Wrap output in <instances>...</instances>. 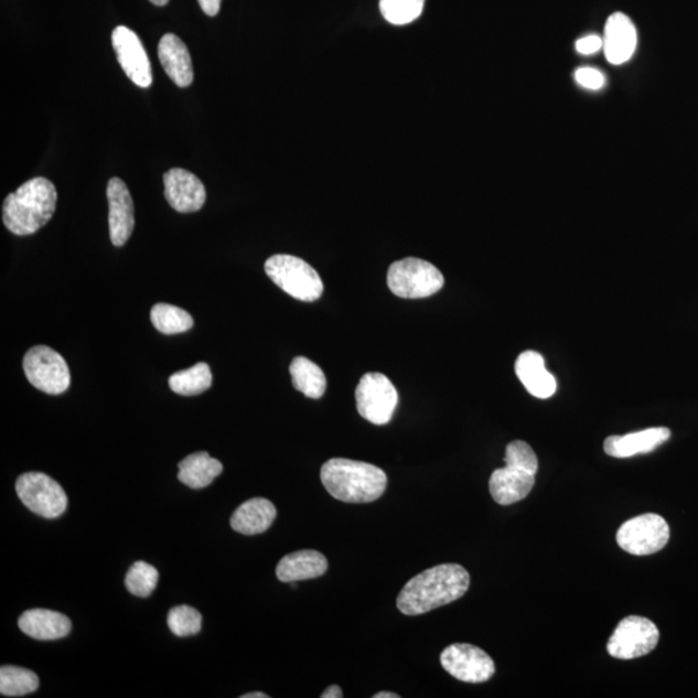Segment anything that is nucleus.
<instances>
[{"label":"nucleus","instance_id":"obj_1","mask_svg":"<svg viewBox=\"0 0 698 698\" xmlns=\"http://www.w3.org/2000/svg\"><path fill=\"white\" fill-rule=\"evenodd\" d=\"M469 588L468 570L458 565H441L412 577L397 597V608L407 615L429 613L455 602Z\"/></svg>","mask_w":698,"mask_h":698},{"label":"nucleus","instance_id":"obj_2","mask_svg":"<svg viewBox=\"0 0 698 698\" xmlns=\"http://www.w3.org/2000/svg\"><path fill=\"white\" fill-rule=\"evenodd\" d=\"M57 191L46 178H34L3 202V223L17 236L34 235L54 216Z\"/></svg>","mask_w":698,"mask_h":698},{"label":"nucleus","instance_id":"obj_3","mask_svg":"<svg viewBox=\"0 0 698 698\" xmlns=\"http://www.w3.org/2000/svg\"><path fill=\"white\" fill-rule=\"evenodd\" d=\"M321 482L337 501L371 503L385 493L387 475L371 463L333 458L322 465Z\"/></svg>","mask_w":698,"mask_h":698},{"label":"nucleus","instance_id":"obj_4","mask_svg":"<svg viewBox=\"0 0 698 698\" xmlns=\"http://www.w3.org/2000/svg\"><path fill=\"white\" fill-rule=\"evenodd\" d=\"M506 468L495 470L490 480L492 497L501 506L514 505L527 498L536 484L538 458L528 442H509L505 455Z\"/></svg>","mask_w":698,"mask_h":698},{"label":"nucleus","instance_id":"obj_5","mask_svg":"<svg viewBox=\"0 0 698 698\" xmlns=\"http://www.w3.org/2000/svg\"><path fill=\"white\" fill-rule=\"evenodd\" d=\"M266 273L277 287L300 302L311 303L324 292L318 270L292 255H273L266 261Z\"/></svg>","mask_w":698,"mask_h":698},{"label":"nucleus","instance_id":"obj_6","mask_svg":"<svg viewBox=\"0 0 698 698\" xmlns=\"http://www.w3.org/2000/svg\"><path fill=\"white\" fill-rule=\"evenodd\" d=\"M387 283L395 296L422 299L437 294L444 287V276L431 262L407 258L395 261L388 269Z\"/></svg>","mask_w":698,"mask_h":698},{"label":"nucleus","instance_id":"obj_7","mask_svg":"<svg viewBox=\"0 0 698 698\" xmlns=\"http://www.w3.org/2000/svg\"><path fill=\"white\" fill-rule=\"evenodd\" d=\"M24 373L32 386L49 395H62L71 387V371L64 357L47 345L30 348Z\"/></svg>","mask_w":698,"mask_h":698},{"label":"nucleus","instance_id":"obj_8","mask_svg":"<svg viewBox=\"0 0 698 698\" xmlns=\"http://www.w3.org/2000/svg\"><path fill=\"white\" fill-rule=\"evenodd\" d=\"M399 404V394L385 374L367 373L358 382L356 405L359 416L371 423L383 426L391 422Z\"/></svg>","mask_w":698,"mask_h":698},{"label":"nucleus","instance_id":"obj_9","mask_svg":"<svg viewBox=\"0 0 698 698\" xmlns=\"http://www.w3.org/2000/svg\"><path fill=\"white\" fill-rule=\"evenodd\" d=\"M669 539V524L656 514L636 516L622 524L618 531L621 549L635 557H647L662 551Z\"/></svg>","mask_w":698,"mask_h":698},{"label":"nucleus","instance_id":"obj_10","mask_svg":"<svg viewBox=\"0 0 698 698\" xmlns=\"http://www.w3.org/2000/svg\"><path fill=\"white\" fill-rule=\"evenodd\" d=\"M17 492L30 512L46 519H56L66 512L67 495L62 485L42 472L21 475L17 482Z\"/></svg>","mask_w":698,"mask_h":698},{"label":"nucleus","instance_id":"obj_11","mask_svg":"<svg viewBox=\"0 0 698 698\" xmlns=\"http://www.w3.org/2000/svg\"><path fill=\"white\" fill-rule=\"evenodd\" d=\"M658 641V629L651 620L629 615L615 627L606 649L614 658L634 659L649 655L657 647Z\"/></svg>","mask_w":698,"mask_h":698},{"label":"nucleus","instance_id":"obj_12","mask_svg":"<svg viewBox=\"0 0 698 698\" xmlns=\"http://www.w3.org/2000/svg\"><path fill=\"white\" fill-rule=\"evenodd\" d=\"M440 662L452 677L464 683H485L495 673L492 657L476 645L468 643L449 645L441 653Z\"/></svg>","mask_w":698,"mask_h":698},{"label":"nucleus","instance_id":"obj_13","mask_svg":"<svg viewBox=\"0 0 698 698\" xmlns=\"http://www.w3.org/2000/svg\"><path fill=\"white\" fill-rule=\"evenodd\" d=\"M111 44L127 77L141 88L152 86V65L137 33L129 28L117 26L112 30Z\"/></svg>","mask_w":698,"mask_h":698},{"label":"nucleus","instance_id":"obj_14","mask_svg":"<svg viewBox=\"0 0 698 698\" xmlns=\"http://www.w3.org/2000/svg\"><path fill=\"white\" fill-rule=\"evenodd\" d=\"M164 197L178 213H197L206 202L204 183L184 169H171L163 176Z\"/></svg>","mask_w":698,"mask_h":698},{"label":"nucleus","instance_id":"obj_15","mask_svg":"<svg viewBox=\"0 0 698 698\" xmlns=\"http://www.w3.org/2000/svg\"><path fill=\"white\" fill-rule=\"evenodd\" d=\"M107 196L111 244L121 247L129 241L135 228L133 201L129 187L119 178L109 180Z\"/></svg>","mask_w":698,"mask_h":698},{"label":"nucleus","instance_id":"obj_16","mask_svg":"<svg viewBox=\"0 0 698 698\" xmlns=\"http://www.w3.org/2000/svg\"><path fill=\"white\" fill-rule=\"evenodd\" d=\"M637 44L636 28L625 13L615 12L604 28L603 50L608 63L622 65L633 57Z\"/></svg>","mask_w":698,"mask_h":698},{"label":"nucleus","instance_id":"obj_17","mask_svg":"<svg viewBox=\"0 0 698 698\" xmlns=\"http://www.w3.org/2000/svg\"><path fill=\"white\" fill-rule=\"evenodd\" d=\"M515 372L523 386L537 399H550L557 393V379L547 372L545 359L538 352H523L516 359Z\"/></svg>","mask_w":698,"mask_h":698},{"label":"nucleus","instance_id":"obj_18","mask_svg":"<svg viewBox=\"0 0 698 698\" xmlns=\"http://www.w3.org/2000/svg\"><path fill=\"white\" fill-rule=\"evenodd\" d=\"M672 438V431L666 427H655L640 432L610 437L604 441V452L613 458H630L647 454L662 447Z\"/></svg>","mask_w":698,"mask_h":698},{"label":"nucleus","instance_id":"obj_19","mask_svg":"<svg viewBox=\"0 0 698 698\" xmlns=\"http://www.w3.org/2000/svg\"><path fill=\"white\" fill-rule=\"evenodd\" d=\"M159 57L164 72L179 87L193 84V64L185 43L175 34H164L159 44Z\"/></svg>","mask_w":698,"mask_h":698},{"label":"nucleus","instance_id":"obj_20","mask_svg":"<svg viewBox=\"0 0 698 698\" xmlns=\"http://www.w3.org/2000/svg\"><path fill=\"white\" fill-rule=\"evenodd\" d=\"M19 627L36 641H57L69 635L72 622L66 615L50 610H30L21 614Z\"/></svg>","mask_w":698,"mask_h":698},{"label":"nucleus","instance_id":"obj_21","mask_svg":"<svg viewBox=\"0 0 698 698\" xmlns=\"http://www.w3.org/2000/svg\"><path fill=\"white\" fill-rule=\"evenodd\" d=\"M327 567V559L321 552L302 550L283 557L276 568V574L281 582L292 583L324 576Z\"/></svg>","mask_w":698,"mask_h":698},{"label":"nucleus","instance_id":"obj_22","mask_svg":"<svg viewBox=\"0 0 698 698\" xmlns=\"http://www.w3.org/2000/svg\"><path fill=\"white\" fill-rule=\"evenodd\" d=\"M277 509L272 502L266 498H253L243 503L230 517L233 530L245 536L265 533L273 524Z\"/></svg>","mask_w":698,"mask_h":698},{"label":"nucleus","instance_id":"obj_23","mask_svg":"<svg viewBox=\"0 0 698 698\" xmlns=\"http://www.w3.org/2000/svg\"><path fill=\"white\" fill-rule=\"evenodd\" d=\"M223 472V464L206 452L193 453L179 463L178 479L192 490H204Z\"/></svg>","mask_w":698,"mask_h":698},{"label":"nucleus","instance_id":"obj_24","mask_svg":"<svg viewBox=\"0 0 698 698\" xmlns=\"http://www.w3.org/2000/svg\"><path fill=\"white\" fill-rule=\"evenodd\" d=\"M292 385L310 399H321L326 391L327 380L321 367L307 357H296L290 365Z\"/></svg>","mask_w":698,"mask_h":698},{"label":"nucleus","instance_id":"obj_25","mask_svg":"<svg viewBox=\"0 0 698 698\" xmlns=\"http://www.w3.org/2000/svg\"><path fill=\"white\" fill-rule=\"evenodd\" d=\"M172 391L182 396H197L213 385V373L205 363H198L190 369L172 374L169 379Z\"/></svg>","mask_w":698,"mask_h":698},{"label":"nucleus","instance_id":"obj_26","mask_svg":"<svg viewBox=\"0 0 698 698\" xmlns=\"http://www.w3.org/2000/svg\"><path fill=\"white\" fill-rule=\"evenodd\" d=\"M150 320L160 333L167 335L185 333L194 325L190 313L182 308L167 303L155 304L150 311Z\"/></svg>","mask_w":698,"mask_h":698},{"label":"nucleus","instance_id":"obj_27","mask_svg":"<svg viewBox=\"0 0 698 698\" xmlns=\"http://www.w3.org/2000/svg\"><path fill=\"white\" fill-rule=\"evenodd\" d=\"M40 687L36 674L18 666L0 669V694L6 697H22L35 692Z\"/></svg>","mask_w":698,"mask_h":698},{"label":"nucleus","instance_id":"obj_28","mask_svg":"<svg viewBox=\"0 0 698 698\" xmlns=\"http://www.w3.org/2000/svg\"><path fill=\"white\" fill-rule=\"evenodd\" d=\"M159 580V570L146 561H137L127 572L125 583L130 594L148 598L153 594Z\"/></svg>","mask_w":698,"mask_h":698},{"label":"nucleus","instance_id":"obj_29","mask_svg":"<svg viewBox=\"0 0 698 698\" xmlns=\"http://www.w3.org/2000/svg\"><path fill=\"white\" fill-rule=\"evenodd\" d=\"M426 0H380L379 9L389 24L408 25L419 19Z\"/></svg>","mask_w":698,"mask_h":698},{"label":"nucleus","instance_id":"obj_30","mask_svg":"<svg viewBox=\"0 0 698 698\" xmlns=\"http://www.w3.org/2000/svg\"><path fill=\"white\" fill-rule=\"evenodd\" d=\"M168 624L171 633L184 637L201 632L202 615L190 605H179L169 612Z\"/></svg>","mask_w":698,"mask_h":698},{"label":"nucleus","instance_id":"obj_31","mask_svg":"<svg viewBox=\"0 0 698 698\" xmlns=\"http://www.w3.org/2000/svg\"><path fill=\"white\" fill-rule=\"evenodd\" d=\"M574 78L578 85L589 89H600L605 84L603 73L594 67H580L576 71Z\"/></svg>","mask_w":698,"mask_h":698},{"label":"nucleus","instance_id":"obj_32","mask_svg":"<svg viewBox=\"0 0 698 698\" xmlns=\"http://www.w3.org/2000/svg\"><path fill=\"white\" fill-rule=\"evenodd\" d=\"M603 49V37L597 34H591L581 37L576 42V50L578 54L590 56L597 54Z\"/></svg>","mask_w":698,"mask_h":698},{"label":"nucleus","instance_id":"obj_33","mask_svg":"<svg viewBox=\"0 0 698 698\" xmlns=\"http://www.w3.org/2000/svg\"><path fill=\"white\" fill-rule=\"evenodd\" d=\"M198 3L202 11L212 18L219 13L222 7V0H198Z\"/></svg>","mask_w":698,"mask_h":698},{"label":"nucleus","instance_id":"obj_34","mask_svg":"<svg viewBox=\"0 0 698 698\" xmlns=\"http://www.w3.org/2000/svg\"><path fill=\"white\" fill-rule=\"evenodd\" d=\"M343 692L340 686H330L325 689V692L321 695V698H342Z\"/></svg>","mask_w":698,"mask_h":698},{"label":"nucleus","instance_id":"obj_35","mask_svg":"<svg viewBox=\"0 0 698 698\" xmlns=\"http://www.w3.org/2000/svg\"><path fill=\"white\" fill-rule=\"evenodd\" d=\"M373 698H400V696L393 692H379L374 695Z\"/></svg>","mask_w":698,"mask_h":698},{"label":"nucleus","instance_id":"obj_36","mask_svg":"<svg viewBox=\"0 0 698 698\" xmlns=\"http://www.w3.org/2000/svg\"><path fill=\"white\" fill-rule=\"evenodd\" d=\"M241 698H269V696L262 692H254V694H246L241 696Z\"/></svg>","mask_w":698,"mask_h":698},{"label":"nucleus","instance_id":"obj_37","mask_svg":"<svg viewBox=\"0 0 698 698\" xmlns=\"http://www.w3.org/2000/svg\"><path fill=\"white\" fill-rule=\"evenodd\" d=\"M149 2L153 3L154 6L163 7L167 6L170 0H149Z\"/></svg>","mask_w":698,"mask_h":698}]
</instances>
